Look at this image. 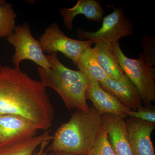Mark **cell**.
<instances>
[{
  "mask_svg": "<svg viewBox=\"0 0 155 155\" xmlns=\"http://www.w3.org/2000/svg\"><path fill=\"white\" fill-rule=\"evenodd\" d=\"M102 25L95 32L77 30L81 39H87L92 43L112 44L119 42L121 38L132 35L134 32L133 24L121 7L115 8L111 14L103 18Z\"/></svg>",
  "mask_w": 155,
  "mask_h": 155,
  "instance_id": "cell-5",
  "label": "cell"
},
{
  "mask_svg": "<svg viewBox=\"0 0 155 155\" xmlns=\"http://www.w3.org/2000/svg\"><path fill=\"white\" fill-rule=\"evenodd\" d=\"M46 57L51 68L46 69L38 67L37 69L42 86L55 91L69 110H88L85 96L88 84L86 78L79 70L69 69L62 64L58 53Z\"/></svg>",
  "mask_w": 155,
  "mask_h": 155,
  "instance_id": "cell-3",
  "label": "cell"
},
{
  "mask_svg": "<svg viewBox=\"0 0 155 155\" xmlns=\"http://www.w3.org/2000/svg\"><path fill=\"white\" fill-rule=\"evenodd\" d=\"M7 3L6 1H4V0H0V6L4 5Z\"/></svg>",
  "mask_w": 155,
  "mask_h": 155,
  "instance_id": "cell-23",
  "label": "cell"
},
{
  "mask_svg": "<svg viewBox=\"0 0 155 155\" xmlns=\"http://www.w3.org/2000/svg\"><path fill=\"white\" fill-rule=\"evenodd\" d=\"M7 40L15 48L12 62L15 67H19L22 61L28 60L44 69L51 68L39 41L32 35L27 22L17 26L14 32L7 38Z\"/></svg>",
  "mask_w": 155,
  "mask_h": 155,
  "instance_id": "cell-6",
  "label": "cell"
},
{
  "mask_svg": "<svg viewBox=\"0 0 155 155\" xmlns=\"http://www.w3.org/2000/svg\"><path fill=\"white\" fill-rule=\"evenodd\" d=\"M142 52H141L145 61L150 66L155 65V38L153 36L144 35L141 41Z\"/></svg>",
  "mask_w": 155,
  "mask_h": 155,
  "instance_id": "cell-19",
  "label": "cell"
},
{
  "mask_svg": "<svg viewBox=\"0 0 155 155\" xmlns=\"http://www.w3.org/2000/svg\"><path fill=\"white\" fill-rule=\"evenodd\" d=\"M100 84L104 90L113 95L122 104L130 110H136L143 107L138 91L125 74L118 80L108 77Z\"/></svg>",
  "mask_w": 155,
  "mask_h": 155,
  "instance_id": "cell-12",
  "label": "cell"
},
{
  "mask_svg": "<svg viewBox=\"0 0 155 155\" xmlns=\"http://www.w3.org/2000/svg\"><path fill=\"white\" fill-rule=\"evenodd\" d=\"M75 65L88 81H97L100 83L109 77L100 67L91 47L83 51Z\"/></svg>",
  "mask_w": 155,
  "mask_h": 155,
  "instance_id": "cell-16",
  "label": "cell"
},
{
  "mask_svg": "<svg viewBox=\"0 0 155 155\" xmlns=\"http://www.w3.org/2000/svg\"><path fill=\"white\" fill-rule=\"evenodd\" d=\"M85 96L86 100L91 101L93 107L101 116L111 114L125 119L127 117V112L131 110L104 90L97 81H88Z\"/></svg>",
  "mask_w": 155,
  "mask_h": 155,
  "instance_id": "cell-9",
  "label": "cell"
},
{
  "mask_svg": "<svg viewBox=\"0 0 155 155\" xmlns=\"http://www.w3.org/2000/svg\"><path fill=\"white\" fill-rule=\"evenodd\" d=\"M38 130L32 122L22 116L0 115V146L35 136Z\"/></svg>",
  "mask_w": 155,
  "mask_h": 155,
  "instance_id": "cell-10",
  "label": "cell"
},
{
  "mask_svg": "<svg viewBox=\"0 0 155 155\" xmlns=\"http://www.w3.org/2000/svg\"><path fill=\"white\" fill-rule=\"evenodd\" d=\"M85 155H116L110 144L107 133L103 127L95 143Z\"/></svg>",
  "mask_w": 155,
  "mask_h": 155,
  "instance_id": "cell-18",
  "label": "cell"
},
{
  "mask_svg": "<svg viewBox=\"0 0 155 155\" xmlns=\"http://www.w3.org/2000/svg\"><path fill=\"white\" fill-rule=\"evenodd\" d=\"M112 46L124 74L136 87L143 103L151 105L155 101V68L145 61L141 52L138 59H131L124 54L119 41Z\"/></svg>",
  "mask_w": 155,
  "mask_h": 155,
  "instance_id": "cell-4",
  "label": "cell"
},
{
  "mask_svg": "<svg viewBox=\"0 0 155 155\" xmlns=\"http://www.w3.org/2000/svg\"><path fill=\"white\" fill-rule=\"evenodd\" d=\"M59 12L66 28L70 30L73 28V20L77 15L82 14L89 20L99 22L101 21L105 13L98 0H78L72 8H62Z\"/></svg>",
  "mask_w": 155,
  "mask_h": 155,
  "instance_id": "cell-13",
  "label": "cell"
},
{
  "mask_svg": "<svg viewBox=\"0 0 155 155\" xmlns=\"http://www.w3.org/2000/svg\"><path fill=\"white\" fill-rule=\"evenodd\" d=\"M53 139L49 131H45L41 135L8 143L0 146V155H34L43 142Z\"/></svg>",
  "mask_w": 155,
  "mask_h": 155,
  "instance_id": "cell-15",
  "label": "cell"
},
{
  "mask_svg": "<svg viewBox=\"0 0 155 155\" xmlns=\"http://www.w3.org/2000/svg\"><path fill=\"white\" fill-rule=\"evenodd\" d=\"M38 41L44 52L50 55L60 52L72 60L74 64L83 51L92 45L89 40L69 38L56 22L52 23L45 29Z\"/></svg>",
  "mask_w": 155,
  "mask_h": 155,
  "instance_id": "cell-7",
  "label": "cell"
},
{
  "mask_svg": "<svg viewBox=\"0 0 155 155\" xmlns=\"http://www.w3.org/2000/svg\"><path fill=\"white\" fill-rule=\"evenodd\" d=\"M102 127L101 115L94 107L87 111L76 110L68 122L58 127L46 151L85 155L95 143Z\"/></svg>",
  "mask_w": 155,
  "mask_h": 155,
  "instance_id": "cell-2",
  "label": "cell"
},
{
  "mask_svg": "<svg viewBox=\"0 0 155 155\" xmlns=\"http://www.w3.org/2000/svg\"><path fill=\"white\" fill-rule=\"evenodd\" d=\"M127 117L139 119L145 122L155 123L154 106H146L139 108L136 110H130L127 113Z\"/></svg>",
  "mask_w": 155,
  "mask_h": 155,
  "instance_id": "cell-20",
  "label": "cell"
},
{
  "mask_svg": "<svg viewBox=\"0 0 155 155\" xmlns=\"http://www.w3.org/2000/svg\"><path fill=\"white\" fill-rule=\"evenodd\" d=\"M52 140V139L46 140L40 146L39 148L36 151L34 155H43L46 151V148L49 143V142Z\"/></svg>",
  "mask_w": 155,
  "mask_h": 155,
  "instance_id": "cell-21",
  "label": "cell"
},
{
  "mask_svg": "<svg viewBox=\"0 0 155 155\" xmlns=\"http://www.w3.org/2000/svg\"><path fill=\"white\" fill-rule=\"evenodd\" d=\"M129 142L134 155H155L151 140L155 123L129 117L125 120Z\"/></svg>",
  "mask_w": 155,
  "mask_h": 155,
  "instance_id": "cell-8",
  "label": "cell"
},
{
  "mask_svg": "<svg viewBox=\"0 0 155 155\" xmlns=\"http://www.w3.org/2000/svg\"><path fill=\"white\" fill-rule=\"evenodd\" d=\"M105 130L112 149L116 155H134L128 139L125 119L116 115L101 116Z\"/></svg>",
  "mask_w": 155,
  "mask_h": 155,
  "instance_id": "cell-11",
  "label": "cell"
},
{
  "mask_svg": "<svg viewBox=\"0 0 155 155\" xmlns=\"http://www.w3.org/2000/svg\"><path fill=\"white\" fill-rule=\"evenodd\" d=\"M17 14L11 4L0 6V38H7L14 32L17 26Z\"/></svg>",
  "mask_w": 155,
  "mask_h": 155,
  "instance_id": "cell-17",
  "label": "cell"
},
{
  "mask_svg": "<svg viewBox=\"0 0 155 155\" xmlns=\"http://www.w3.org/2000/svg\"><path fill=\"white\" fill-rule=\"evenodd\" d=\"M6 114L24 117L45 131L54 119V108L40 81L19 67L0 65V115Z\"/></svg>",
  "mask_w": 155,
  "mask_h": 155,
  "instance_id": "cell-1",
  "label": "cell"
},
{
  "mask_svg": "<svg viewBox=\"0 0 155 155\" xmlns=\"http://www.w3.org/2000/svg\"><path fill=\"white\" fill-rule=\"evenodd\" d=\"M100 67L109 78L118 80L124 74L110 44L97 43L93 48Z\"/></svg>",
  "mask_w": 155,
  "mask_h": 155,
  "instance_id": "cell-14",
  "label": "cell"
},
{
  "mask_svg": "<svg viewBox=\"0 0 155 155\" xmlns=\"http://www.w3.org/2000/svg\"><path fill=\"white\" fill-rule=\"evenodd\" d=\"M43 155H78L75 154L71 153L65 152L61 151H51L47 152L45 151Z\"/></svg>",
  "mask_w": 155,
  "mask_h": 155,
  "instance_id": "cell-22",
  "label": "cell"
}]
</instances>
